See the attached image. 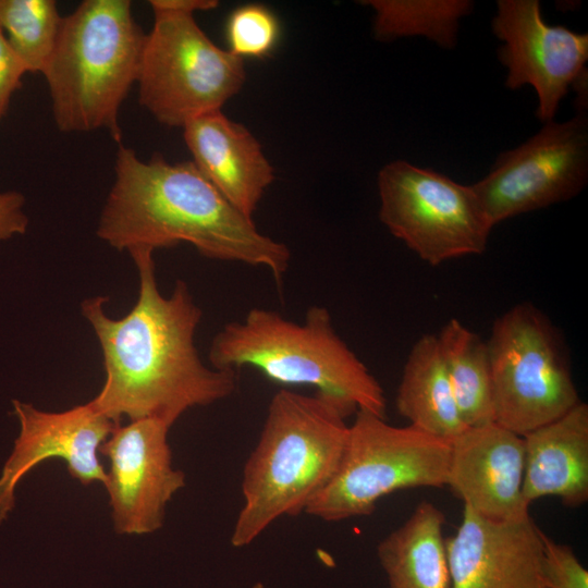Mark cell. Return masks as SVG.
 <instances>
[{
  "label": "cell",
  "mask_w": 588,
  "mask_h": 588,
  "mask_svg": "<svg viewBox=\"0 0 588 588\" xmlns=\"http://www.w3.org/2000/svg\"><path fill=\"white\" fill-rule=\"evenodd\" d=\"M138 271L135 306L122 318L105 311L107 297L82 302V314L93 327L106 379L90 404L119 424L155 418L170 428L189 408L231 396L237 375L207 366L196 348L201 309L188 285L177 280L163 296L157 284L154 252L130 253Z\"/></svg>",
  "instance_id": "6da1fadb"
},
{
  "label": "cell",
  "mask_w": 588,
  "mask_h": 588,
  "mask_svg": "<svg viewBox=\"0 0 588 588\" xmlns=\"http://www.w3.org/2000/svg\"><path fill=\"white\" fill-rule=\"evenodd\" d=\"M113 171L96 230L111 247L155 252L188 243L206 258L262 267L282 282L289 247L261 233L192 161L170 163L158 152L143 160L119 144Z\"/></svg>",
  "instance_id": "7a4b0ae2"
},
{
  "label": "cell",
  "mask_w": 588,
  "mask_h": 588,
  "mask_svg": "<svg viewBox=\"0 0 588 588\" xmlns=\"http://www.w3.org/2000/svg\"><path fill=\"white\" fill-rule=\"evenodd\" d=\"M346 418L318 393H274L243 468V505L232 529L233 547L250 544L283 516L305 513L340 464L348 434Z\"/></svg>",
  "instance_id": "3957f363"
},
{
  "label": "cell",
  "mask_w": 588,
  "mask_h": 588,
  "mask_svg": "<svg viewBox=\"0 0 588 588\" xmlns=\"http://www.w3.org/2000/svg\"><path fill=\"white\" fill-rule=\"evenodd\" d=\"M208 358L220 370L253 367L279 384L313 387L347 417L364 409L385 418L383 388L338 334L323 306L309 307L303 322L252 308L217 332Z\"/></svg>",
  "instance_id": "277c9868"
},
{
  "label": "cell",
  "mask_w": 588,
  "mask_h": 588,
  "mask_svg": "<svg viewBox=\"0 0 588 588\" xmlns=\"http://www.w3.org/2000/svg\"><path fill=\"white\" fill-rule=\"evenodd\" d=\"M145 37L130 0H85L63 16L41 72L59 131L103 130L121 144L119 112L136 83Z\"/></svg>",
  "instance_id": "5b68a950"
},
{
  "label": "cell",
  "mask_w": 588,
  "mask_h": 588,
  "mask_svg": "<svg viewBox=\"0 0 588 588\" xmlns=\"http://www.w3.org/2000/svg\"><path fill=\"white\" fill-rule=\"evenodd\" d=\"M451 441L415 426H392L358 409L348 426L340 464L305 513L341 522L373 513L377 502L397 490L446 486Z\"/></svg>",
  "instance_id": "8992f818"
},
{
  "label": "cell",
  "mask_w": 588,
  "mask_h": 588,
  "mask_svg": "<svg viewBox=\"0 0 588 588\" xmlns=\"http://www.w3.org/2000/svg\"><path fill=\"white\" fill-rule=\"evenodd\" d=\"M487 345L495 424L523 437L580 401L562 339L532 304L499 316Z\"/></svg>",
  "instance_id": "52a82bcc"
},
{
  "label": "cell",
  "mask_w": 588,
  "mask_h": 588,
  "mask_svg": "<svg viewBox=\"0 0 588 588\" xmlns=\"http://www.w3.org/2000/svg\"><path fill=\"white\" fill-rule=\"evenodd\" d=\"M136 83L139 103L161 124L182 127L221 107L245 82L244 60L221 49L193 15L154 12Z\"/></svg>",
  "instance_id": "ba28073f"
},
{
  "label": "cell",
  "mask_w": 588,
  "mask_h": 588,
  "mask_svg": "<svg viewBox=\"0 0 588 588\" xmlns=\"http://www.w3.org/2000/svg\"><path fill=\"white\" fill-rule=\"evenodd\" d=\"M378 191L380 221L426 264L486 250L493 226L471 185L396 160L380 170Z\"/></svg>",
  "instance_id": "9c48e42d"
},
{
  "label": "cell",
  "mask_w": 588,
  "mask_h": 588,
  "mask_svg": "<svg viewBox=\"0 0 588 588\" xmlns=\"http://www.w3.org/2000/svg\"><path fill=\"white\" fill-rule=\"evenodd\" d=\"M587 108L501 154L473 186L492 226L576 197L588 180Z\"/></svg>",
  "instance_id": "30bf717a"
},
{
  "label": "cell",
  "mask_w": 588,
  "mask_h": 588,
  "mask_svg": "<svg viewBox=\"0 0 588 588\" xmlns=\"http://www.w3.org/2000/svg\"><path fill=\"white\" fill-rule=\"evenodd\" d=\"M491 26L502 41L498 57L507 69L505 86H532L538 119L553 121L568 89L587 74L588 34L549 25L537 0H499Z\"/></svg>",
  "instance_id": "8fae6325"
},
{
  "label": "cell",
  "mask_w": 588,
  "mask_h": 588,
  "mask_svg": "<svg viewBox=\"0 0 588 588\" xmlns=\"http://www.w3.org/2000/svg\"><path fill=\"white\" fill-rule=\"evenodd\" d=\"M169 430L155 418L133 420L118 425L99 449L110 462L105 487L118 534L161 528L168 503L185 486L184 473L172 464Z\"/></svg>",
  "instance_id": "7c38bea8"
},
{
  "label": "cell",
  "mask_w": 588,
  "mask_h": 588,
  "mask_svg": "<svg viewBox=\"0 0 588 588\" xmlns=\"http://www.w3.org/2000/svg\"><path fill=\"white\" fill-rule=\"evenodd\" d=\"M12 405L20 432L0 475V525L14 509L17 483L49 458L65 462L70 475L82 485L106 483L107 471L98 452L119 424L90 402L58 413L19 400Z\"/></svg>",
  "instance_id": "4fadbf2b"
},
{
  "label": "cell",
  "mask_w": 588,
  "mask_h": 588,
  "mask_svg": "<svg viewBox=\"0 0 588 588\" xmlns=\"http://www.w3.org/2000/svg\"><path fill=\"white\" fill-rule=\"evenodd\" d=\"M445 549L451 588H546L542 531L530 515L494 520L464 505Z\"/></svg>",
  "instance_id": "5bb4252c"
},
{
  "label": "cell",
  "mask_w": 588,
  "mask_h": 588,
  "mask_svg": "<svg viewBox=\"0 0 588 588\" xmlns=\"http://www.w3.org/2000/svg\"><path fill=\"white\" fill-rule=\"evenodd\" d=\"M522 436L495 424L467 427L451 440L446 486L465 506L494 520L529 515L523 499Z\"/></svg>",
  "instance_id": "9a60e30c"
},
{
  "label": "cell",
  "mask_w": 588,
  "mask_h": 588,
  "mask_svg": "<svg viewBox=\"0 0 588 588\" xmlns=\"http://www.w3.org/2000/svg\"><path fill=\"white\" fill-rule=\"evenodd\" d=\"M185 144L199 172L248 218L274 180L273 168L255 136L221 110L183 126Z\"/></svg>",
  "instance_id": "2e32d148"
},
{
  "label": "cell",
  "mask_w": 588,
  "mask_h": 588,
  "mask_svg": "<svg viewBox=\"0 0 588 588\" xmlns=\"http://www.w3.org/2000/svg\"><path fill=\"white\" fill-rule=\"evenodd\" d=\"M523 499L560 498L569 507L588 500V405L579 401L561 417L523 436Z\"/></svg>",
  "instance_id": "e0dca14e"
},
{
  "label": "cell",
  "mask_w": 588,
  "mask_h": 588,
  "mask_svg": "<svg viewBox=\"0 0 588 588\" xmlns=\"http://www.w3.org/2000/svg\"><path fill=\"white\" fill-rule=\"evenodd\" d=\"M444 524L443 512L422 501L379 542L377 555L389 588H451Z\"/></svg>",
  "instance_id": "ac0fdd59"
},
{
  "label": "cell",
  "mask_w": 588,
  "mask_h": 588,
  "mask_svg": "<svg viewBox=\"0 0 588 588\" xmlns=\"http://www.w3.org/2000/svg\"><path fill=\"white\" fill-rule=\"evenodd\" d=\"M395 406L409 425L445 440L451 441L467 428L453 395L437 335L424 334L412 346Z\"/></svg>",
  "instance_id": "d6986e66"
},
{
  "label": "cell",
  "mask_w": 588,
  "mask_h": 588,
  "mask_svg": "<svg viewBox=\"0 0 588 588\" xmlns=\"http://www.w3.org/2000/svg\"><path fill=\"white\" fill-rule=\"evenodd\" d=\"M453 395L467 427L494 422L492 376L487 342L456 318L437 335Z\"/></svg>",
  "instance_id": "ffe728a7"
},
{
  "label": "cell",
  "mask_w": 588,
  "mask_h": 588,
  "mask_svg": "<svg viewBox=\"0 0 588 588\" xmlns=\"http://www.w3.org/2000/svg\"><path fill=\"white\" fill-rule=\"evenodd\" d=\"M375 11L373 35L381 41L422 36L441 48L457 41L460 21L470 14L469 0H365Z\"/></svg>",
  "instance_id": "44dd1931"
},
{
  "label": "cell",
  "mask_w": 588,
  "mask_h": 588,
  "mask_svg": "<svg viewBox=\"0 0 588 588\" xmlns=\"http://www.w3.org/2000/svg\"><path fill=\"white\" fill-rule=\"evenodd\" d=\"M62 20L53 0H0V27L27 72H42Z\"/></svg>",
  "instance_id": "7402d4cb"
},
{
  "label": "cell",
  "mask_w": 588,
  "mask_h": 588,
  "mask_svg": "<svg viewBox=\"0 0 588 588\" xmlns=\"http://www.w3.org/2000/svg\"><path fill=\"white\" fill-rule=\"evenodd\" d=\"M281 26L268 7L244 4L233 10L225 24L228 51L237 58H265L277 47Z\"/></svg>",
  "instance_id": "603a6c76"
},
{
  "label": "cell",
  "mask_w": 588,
  "mask_h": 588,
  "mask_svg": "<svg viewBox=\"0 0 588 588\" xmlns=\"http://www.w3.org/2000/svg\"><path fill=\"white\" fill-rule=\"evenodd\" d=\"M542 577L546 588H588V571L571 547L542 532Z\"/></svg>",
  "instance_id": "cb8c5ba5"
},
{
  "label": "cell",
  "mask_w": 588,
  "mask_h": 588,
  "mask_svg": "<svg viewBox=\"0 0 588 588\" xmlns=\"http://www.w3.org/2000/svg\"><path fill=\"white\" fill-rule=\"evenodd\" d=\"M27 72L0 27V120L5 117L11 98Z\"/></svg>",
  "instance_id": "d4e9b609"
},
{
  "label": "cell",
  "mask_w": 588,
  "mask_h": 588,
  "mask_svg": "<svg viewBox=\"0 0 588 588\" xmlns=\"http://www.w3.org/2000/svg\"><path fill=\"white\" fill-rule=\"evenodd\" d=\"M29 220L25 211V197L16 191L0 193V241L26 232Z\"/></svg>",
  "instance_id": "484cf974"
},
{
  "label": "cell",
  "mask_w": 588,
  "mask_h": 588,
  "mask_svg": "<svg viewBox=\"0 0 588 588\" xmlns=\"http://www.w3.org/2000/svg\"><path fill=\"white\" fill-rule=\"evenodd\" d=\"M154 12L193 15L197 11H208L218 7L217 0H150Z\"/></svg>",
  "instance_id": "4316f807"
},
{
  "label": "cell",
  "mask_w": 588,
  "mask_h": 588,
  "mask_svg": "<svg viewBox=\"0 0 588 588\" xmlns=\"http://www.w3.org/2000/svg\"><path fill=\"white\" fill-rule=\"evenodd\" d=\"M250 588H265V586L262 585V583L258 581L254 584Z\"/></svg>",
  "instance_id": "83f0119b"
}]
</instances>
